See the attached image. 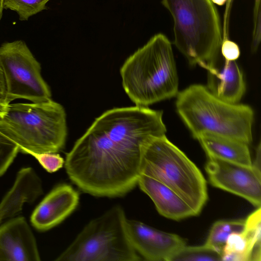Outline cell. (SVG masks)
<instances>
[{"label": "cell", "instance_id": "9", "mask_svg": "<svg viewBox=\"0 0 261 261\" xmlns=\"http://www.w3.org/2000/svg\"><path fill=\"white\" fill-rule=\"evenodd\" d=\"M205 169L214 187L242 197L255 206H260V169L253 165L208 158Z\"/></svg>", "mask_w": 261, "mask_h": 261}, {"label": "cell", "instance_id": "21", "mask_svg": "<svg viewBox=\"0 0 261 261\" xmlns=\"http://www.w3.org/2000/svg\"><path fill=\"white\" fill-rule=\"evenodd\" d=\"M19 151V146L0 132V177L7 171Z\"/></svg>", "mask_w": 261, "mask_h": 261}, {"label": "cell", "instance_id": "25", "mask_svg": "<svg viewBox=\"0 0 261 261\" xmlns=\"http://www.w3.org/2000/svg\"><path fill=\"white\" fill-rule=\"evenodd\" d=\"M0 103L8 105L6 100V87L4 76L0 68Z\"/></svg>", "mask_w": 261, "mask_h": 261}, {"label": "cell", "instance_id": "28", "mask_svg": "<svg viewBox=\"0 0 261 261\" xmlns=\"http://www.w3.org/2000/svg\"><path fill=\"white\" fill-rule=\"evenodd\" d=\"M4 9V0H0V21L2 17Z\"/></svg>", "mask_w": 261, "mask_h": 261}, {"label": "cell", "instance_id": "23", "mask_svg": "<svg viewBox=\"0 0 261 261\" xmlns=\"http://www.w3.org/2000/svg\"><path fill=\"white\" fill-rule=\"evenodd\" d=\"M261 0H255L253 9V29L251 50L256 51L261 39Z\"/></svg>", "mask_w": 261, "mask_h": 261}, {"label": "cell", "instance_id": "17", "mask_svg": "<svg viewBox=\"0 0 261 261\" xmlns=\"http://www.w3.org/2000/svg\"><path fill=\"white\" fill-rule=\"evenodd\" d=\"M208 158H215L242 165L251 166L248 144L222 136L203 134L197 139Z\"/></svg>", "mask_w": 261, "mask_h": 261}, {"label": "cell", "instance_id": "20", "mask_svg": "<svg viewBox=\"0 0 261 261\" xmlns=\"http://www.w3.org/2000/svg\"><path fill=\"white\" fill-rule=\"evenodd\" d=\"M49 0H4V8L14 11L20 20H27L31 16L42 11Z\"/></svg>", "mask_w": 261, "mask_h": 261}, {"label": "cell", "instance_id": "5", "mask_svg": "<svg viewBox=\"0 0 261 261\" xmlns=\"http://www.w3.org/2000/svg\"><path fill=\"white\" fill-rule=\"evenodd\" d=\"M0 132L15 142L21 152H58L64 147L67 136L65 109L51 99L10 103L0 118Z\"/></svg>", "mask_w": 261, "mask_h": 261}, {"label": "cell", "instance_id": "19", "mask_svg": "<svg viewBox=\"0 0 261 261\" xmlns=\"http://www.w3.org/2000/svg\"><path fill=\"white\" fill-rule=\"evenodd\" d=\"M222 254L215 249L204 244L202 246H187L174 252L167 261H220Z\"/></svg>", "mask_w": 261, "mask_h": 261}, {"label": "cell", "instance_id": "11", "mask_svg": "<svg viewBox=\"0 0 261 261\" xmlns=\"http://www.w3.org/2000/svg\"><path fill=\"white\" fill-rule=\"evenodd\" d=\"M40 260L36 239L24 217H14L0 225V260Z\"/></svg>", "mask_w": 261, "mask_h": 261}, {"label": "cell", "instance_id": "24", "mask_svg": "<svg viewBox=\"0 0 261 261\" xmlns=\"http://www.w3.org/2000/svg\"><path fill=\"white\" fill-rule=\"evenodd\" d=\"M220 51L223 58L229 61H236L240 55V50L238 44L228 39L222 41Z\"/></svg>", "mask_w": 261, "mask_h": 261}, {"label": "cell", "instance_id": "26", "mask_svg": "<svg viewBox=\"0 0 261 261\" xmlns=\"http://www.w3.org/2000/svg\"><path fill=\"white\" fill-rule=\"evenodd\" d=\"M7 105L0 103V118H1L5 113Z\"/></svg>", "mask_w": 261, "mask_h": 261}, {"label": "cell", "instance_id": "10", "mask_svg": "<svg viewBox=\"0 0 261 261\" xmlns=\"http://www.w3.org/2000/svg\"><path fill=\"white\" fill-rule=\"evenodd\" d=\"M126 228L130 241L137 252L150 261H167L186 245L180 236L153 228L141 221L127 219Z\"/></svg>", "mask_w": 261, "mask_h": 261}, {"label": "cell", "instance_id": "6", "mask_svg": "<svg viewBox=\"0 0 261 261\" xmlns=\"http://www.w3.org/2000/svg\"><path fill=\"white\" fill-rule=\"evenodd\" d=\"M141 174L171 189L196 215L207 200L206 181L201 172L165 135L151 139L143 146Z\"/></svg>", "mask_w": 261, "mask_h": 261}, {"label": "cell", "instance_id": "13", "mask_svg": "<svg viewBox=\"0 0 261 261\" xmlns=\"http://www.w3.org/2000/svg\"><path fill=\"white\" fill-rule=\"evenodd\" d=\"M43 193L42 181L35 170L31 167L20 169L12 186L0 201V225L20 212L25 203L34 202Z\"/></svg>", "mask_w": 261, "mask_h": 261}, {"label": "cell", "instance_id": "3", "mask_svg": "<svg viewBox=\"0 0 261 261\" xmlns=\"http://www.w3.org/2000/svg\"><path fill=\"white\" fill-rule=\"evenodd\" d=\"M177 113L196 139L203 134L252 141L254 112L248 105L231 103L214 96L202 85L190 86L176 95Z\"/></svg>", "mask_w": 261, "mask_h": 261}, {"label": "cell", "instance_id": "8", "mask_svg": "<svg viewBox=\"0 0 261 261\" xmlns=\"http://www.w3.org/2000/svg\"><path fill=\"white\" fill-rule=\"evenodd\" d=\"M0 68L5 81L7 104L16 99L39 102L51 99L50 88L41 74L40 64L22 40L0 46Z\"/></svg>", "mask_w": 261, "mask_h": 261}, {"label": "cell", "instance_id": "27", "mask_svg": "<svg viewBox=\"0 0 261 261\" xmlns=\"http://www.w3.org/2000/svg\"><path fill=\"white\" fill-rule=\"evenodd\" d=\"M212 2L215 4L222 6L225 4L227 0H211Z\"/></svg>", "mask_w": 261, "mask_h": 261}, {"label": "cell", "instance_id": "18", "mask_svg": "<svg viewBox=\"0 0 261 261\" xmlns=\"http://www.w3.org/2000/svg\"><path fill=\"white\" fill-rule=\"evenodd\" d=\"M245 219L219 220L211 227L204 244L215 249L221 254L229 235L243 231Z\"/></svg>", "mask_w": 261, "mask_h": 261}, {"label": "cell", "instance_id": "22", "mask_svg": "<svg viewBox=\"0 0 261 261\" xmlns=\"http://www.w3.org/2000/svg\"><path fill=\"white\" fill-rule=\"evenodd\" d=\"M22 152L33 156L49 173L57 171L65 163L64 159L57 152L37 153L29 150H24Z\"/></svg>", "mask_w": 261, "mask_h": 261}, {"label": "cell", "instance_id": "16", "mask_svg": "<svg viewBox=\"0 0 261 261\" xmlns=\"http://www.w3.org/2000/svg\"><path fill=\"white\" fill-rule=\"evenodd\" d=\"M261 225L245 224L241 232L228 237L222 252V260L260 261Z\"/></svg>", "mask_w": 261, "mask_h": 261}, {"label": "cell", "instance_id": "14", "mask_svg": "<svg viewBox=\"0 0 261 261\" xmlns=\"http://www.w3.org/2000/svg\"><path fill=\"white\" fill-rule=\"evenodd\" d=\"M208 90L219 99L231 103H238L246 91L242 70L236 61L219 59L207 69Z\"/></svg>", "mask_w": 261, "mask_h": 261}, {"label": "cell", "instance_id": "15", "mask_svg": "<svg viewBox=\"0 0 261 261\" xmlns=\"http://www.w3.org/2000/svg\"><path fill=\"white\" fill-rule=\"evenodd\" d=\"M138 185L151 198L157 211L163 216L178 220L196 215L191 207L177 193L153 178L140 174Z\"/></svg>", "mask_w": 261, "mask_h": 261}, {"label": "cell", "instance_id": "2", "mask_svg": "<svg viewBox=\"0 0 261 261\" xmlns=\"http://www.w3.org/2000/svg\"><path fill=\"white\" fill-rule=\"evenodd\" d=\"M125 93L136 106L148 107L176 96L178 77L172 45L159 33L124 62L120 70Z\"/></svg>", "mask_w": 261, "mask_h": 261}, {"label": "cell", "instance_id": "4", "mask_svg": "<svg viewBox=\"0 0 261 261\" xmlns=\"http://www.w3.org/2000/svg\"><path fill=\"white\" fill-rule=\"evenodd\" d=\"M173 19L174 44L191 66L205 69L219 59L222 42L218 11L211 0H162Z\"/></svg>", "mask_w": 261, "mask_h": 261}, {"label": "cell", "instance_id": "1", "mask_svg": "<svg viewBox=\"0 0 261 261\" xmlns=\"http://www.w3.org/2000/svg\"><path fill=\"white\" fill-rule=\"evenodd\" d=\"M166 132L162 111L137 106L107 110L66 153L68 176L90 195L123 196L138 184L143 146Z\"/></svg>", "mask_w": 261, "mask_h": 261}, {"label": "cell", "instance_id": "12", "mask_svg": "<svg viewBox=\"0 0 261 261\" xmlns=\"http://www.w3.org/2000/svg\"><path fill=\"white\" fill-rule=\"evenodd\" d=\"M79 193L70 185L57 186L46 195L33 212L32 225L40 231L48 230L57 226L76 208Z\"/></svg>", "mask_w": 261, "mask_h": 261}, {"label": "cell", "instance_id": "7", "mask_svg": "<svg viewBox=\"0 0 261 261\" xmlns=\"http://www.w3.org/2000/svg\"><path fill=\"white\" fill-rule=\"evenodd\" d=\"M123 209L115 205L91 220L55 259L58 261H138L126 228Z\"/></svg>", "mask_w": 261, "mask_h": 261}]
</instances>
